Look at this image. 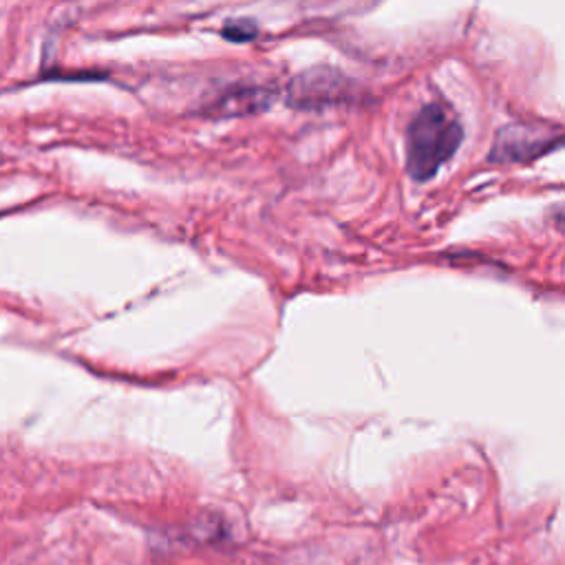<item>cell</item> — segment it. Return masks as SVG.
Masks as SVG:
<instances>
[{
    "label": "cell",
    "mask_w": 565,
    "mask_h": 565,
    "mask_svg": "<svg viewBox=\"0 0 565 565\" xmlns=\"http://www.w3.org/2000/svg\"><path fill=\"white\" fill-rule=\"evenodd\" d=\"M463 139L461 121L441 104H426L406 130V170L415 181L433 179L457 152Z\"/></svg>",
    "instance_id": "1"
},
{
    "label": "cell",
    "mask_w": 565,
    "mask_h": 565,
    "mask_svg": "<svg viewBox=\"0 0 565 565\" xmlns=\"http://www.w3.org/2000/svg\"><path fill=\"white\" fill-rule=\"evenodd\" d=\"M561 143V130L539 124H510L501 128L492 141L490 161L527 163Z\"/></svg>",
    "instance_id": "2"
},
{
    "label": "cell",
    "mask_w": 565,
    "mask_h": 565,
    "mask_svg": "<svg viewBox=\"0 0 565 565\" xmlns=\"http://www.w3.org/2000/svg\"><path fill=\"white\" fill-rule=\"evenodd\" d=\"M289 95L291 102L302 108L333 104L349 95V79L333 68H311L291 82Z\"/></svg>",
    "instance_id": "3"
},
{
    "label": "cell",
    "mask_w": 565,
    "mask_h": 565,
    "mask_svg": "<svg viewBox=\"0 0 565 565\" xmlns=\"http://www.w3.org/2000/svg\"><path fill=\"white\" fill-rule=\"evenodd\" d=\"M258 33V26L254 20L247 18H236V20H227L221 29V35L230 42H249L254 40Z\"/></svg>",
    "instance_id": "4"
}]
</instances>
